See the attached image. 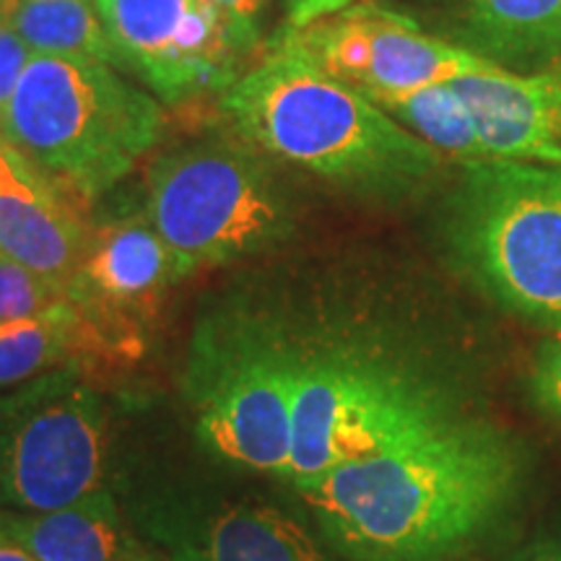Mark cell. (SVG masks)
<instances>
[{
  "label": "cell",
  "mask_w": 561,
  "mask_h": 561,
  "mask_svg": "<svg viewBox=\"0 0 561 561\" xmlns=\"http://www.w3.org/2000/svg\"><path fill=\"white\" fill-rule=\"evenodd\" d=\"M146 216L180 278L263 255L294 231L276 174L255 153L219 140L178 149L151 167Z\"/></svg>",
  "instance_id": "cell-7"
},
{
  "label": "cell",
  "mask_w": 561,
  "mask_h": 561,
  "mask_svg": "<svg viewBox=\"0 0 561 561\" xmlns=\"http://www.w3.org/2000/svg\"><path fill=\"white\" fill-rule=\"evenodd\" d=\"M178 280L170 248L144 214L94 229L87 257L68 284V297L138 359L146 325Z\"/></svg>",
  "instance_id": "cell-12"
},
{
  "label": "cell",
  "mask_w": 561,
  "mask_h": 561,
  "mask_svg": "<svg viewBox=\"0 0 561 561\" xmlns=\"http://www.w3.org/2000/svg\"><path fill=\"white\" fill-rule=\"evenodd\" d=\"M68 297V286L39 276L0 252V322L34 318Z\"/></svg>",
  "instance_id": "cell-20"
},
{
  "label": "cell",
  "mask_w": 561,
  "mask_h": 561,
  "mask_svg": "<svg viewBox=\"0 0 561 561\" xmlns=\"http://www.w3.org/2000/svg\"><path fill=\"white\" fill-rule=\"evenodd\" d=\"M445 242L494 305L561 335V164H466Z\"/></svg>",
  "instance_id": "cell-6"
},
{
  "label": "cell",
  "mask_w": 561,
  "mask_h": 561,
  "mask_svg": "<svg viewBox=\"0 0 561 561\" xmlns=\"http://www.w3.org/2000/svg\"><path fill=\"white\" fill-rule=\"evenodd\" d=\"M96 11L123 66L167 102L231 87L257 42V26L203 0H96Z\"/></svg>",
  "instance_id": "cell-9"
},
{
  "label": "cell",
  "mask_w": 561,
  "mask_h": 561,
  "mask_svg": "<svg viewBox=\"0 0 561 561\" xmlns=\"http://www.w3.org/2000/svg\"><path fill=\"white\" fill-rule=\"evenodd\" d=\"M203 3L214 5V9H219L221 13H227L229 19L240 21V24H248V26H257V13L263 11L265 0H203Z\"/></svg>",
  "instance_id": "cell-25"
},
{
  "label": "cell",
  "mask_w": 561,
  "mask_h": 561,
  "mask_svg": "<svg viewBox=\"0 0 561 561\" xmlns=\"http://www.w3.org/2000/svg\"><path fill=\"white\" fill-rule=\"evenodd\" d=\"M30 60L32 50L19 37V32L11 24L0 26V125H3V117L13 100V91H16Z\"/></svg>",
  "instance_id": "cell-22"
},
{
  "label": "cell",
  "mask_w": 561,
  "mask_h": 561,
  "mask_svg": "<svg viewBox=\"0 0 561 561\" xmlns=\"http://www.w3.org/2000/svg\"><path fill=\"white\" fill-rule=\"evenodd\" d=\"M528 396L538 411L561 424V335L536 348L528 371Z\"/></svg>",
  "instance_id": "cell-21"
},
{
  "label": "cell",
  "mask_w": 561,
  "mask_h": 561,
  "mask_svg": "<svg viewBox=\"0 0 561 561\" xmlns=\"http://www.w3.org/2000/svg\"><path fill=\"white\" fill-rule=\"evenodd\" d=\"M0 528L37 561H144L151 553L112 489L47 512L0 510Z\"/></svg>",
  "instance_id": "cell-15"
},
{
  "label": "cell",
  "mask_w": 561,
  "mask_h": 561,
  "mask_svg": "<svg viewBox=\"0 0 561 561\" xmlns=\"http://www.w3.org/2000/svg\"><path fill=\"white\" fill-rule=\"evenodd\" d=\"M371 102L439 153H450L462 164L486 161L471 112L462 104L453 83H434V87L403 91V94L375 96Z\"/></svg>",
  "instance_id": "cell-19"
},
{
  "label": "cell",
  "mask_w": 561,
  "mask_h": 561,
  "mask_svg": "<svg viewBox=\"0 0 561 561\" xmlns=\"http://www.w3.org/2000/svg\"><path fill=\"white\" fill-rule=\"evenodd\" d=\"M13 5H16V0H0V26L9 24V21H11Z\"/></svg>",
  "instance_id": "cell-27"
},
{
  "label": "cell",
  "mask_w": 561,
  "mask_h": 561,
  "mask_svg": "<svg viewBox=\"0 0 561 561\" xmlns=\"http://www.w3.org/2000/svg\"><path fill=\"white\" fill-rule=\"evenodd\" d=\"M102 362L121 364L130 356L70 297L34 318L0 322V388L70 364L87 369Z\"/></svg>",
  "instance_id": "cell-16"
},
{
  "label": "cell",
  "mask_w": 561,
  "mask_h": 561,
  "mask_svg": "<svg viewBox=\"0 0 561 561\" xmlns=\"http://www.w3.org/2000/svg\"><path fill=\"white\" fill-rule=\"evenodd\" d=\"M507 561H561V520L533 536Z\"/></svg>",
  "instance_id": "cell-23"
},
{
  "label": "cell",
  "mask_w": 561,
  "mask_h": 561,
  "mask_svg": "<svg viewBox=\"0 0 561 561\" xmlns=\"http://www.w3.org/2000/svg\"><path fill=\"white\" fill-rule=\"evenodd\" d=\"M136 523L167 561H343L305 510L265 496L172 486L144 500Z\"/></svg>",
  "instance_id": "cell-10"
},
{
  "label": "cell",
  "mask_w": 561,
  "mask_h": 561,
  "mask_svg": "<svg viewBox=\"0 0 561 561\" xmlns=\"http://www.w3.org/2000/svg\"><path fill=\"white\" fill-rule=\"evenodd\" d=\"M354 0H291V24L294 30L310 26L314 21L335 16L346 11Z\"/></svg>",
  "instance_id": "cell-24"
},
{
  "label": "cell",
  "mask_w": 561,
  "mask_h": 561,
  "mask_svg": "<svg viewBox=\"0 0 561 561\" xmlns=\"http://www.w3.org/2000/svg\"><path fill=\"white\" fill-rule=\"evenodd\" d=\"M83 367L0 396V510L47 512L110 489L112 413Z\"/></svg>",
  "instance_id": "cell-8"
},
{
  "label": "cell",
  "mask_w": 561,
  "mask_h": 561,
  "mask_svg": "<svg viewBox=\"0 0 561 561\" xmlns=\"http://www.w3.org/2000/svg\"><path fill=\"white\" fill-rule=\"evenodd\" d=\"M221 102L257 149L351 191L405 195L442 164L437 149L286 37Z\"/></svg>",
  "instance_id": "cell-3"
},
{
  "label": "cell",
  "mask_w": 561,
  "mask_h": 561,
  "mask_svg": "<svg viewBox=\"0 0 561 561\" xmlns=\"http://www.w3.org/2000/svg\"><path fill=\"white\" fill-rule=\"evenodd\" d=\"M525 481L523 442L462 413L291 494L343 561H455L517 510Z\"/></svg>",
  "instance_id": "cell-1"
},
{
  "label": "cell",
  "mask_w": 561,
  "mask_h": 561,
  "mask_svg": "<svg viewBox=\"0 0 561 561\" xmlns=\"http://www.w3.org/2000/svg\"><path fill=\"white\" fill-rule=\"evenodd\" d=\"M83 203L47 180L0 136V252L39 276L70 284L94 227Z\"/></svg>",
  "instance_id": "cell-13"
},
{
  "label": "cell",
  "mask_w": 561,
  "mask_h": 561,
  "mask_svg": "<svg viewBox=\"0 0 561 561\" xmlns=\"http://www.w3.org/2000/svg\"><path fill=\"white\" fill-rule=\"evenodd\" d=\"M255 289L291 369L289 491L466 413L426 351L339 294L289 280Z\"/></svg>",
  "instance_id": "cell-2"
},
{
  "label": "cell",
  "mask_w": 561,
  "mask_h": 561,
  "mask_svg": "<svg viewBox=\"0 0 561 561\" xmlns=\"http://www.w3.org/2000/svg\"><path fill=\"white\" fill-rule=\"evenodd\" d=\"M473 53L515 73L561 68V0H471Z\"/></svg>",
  "instance_id": "cell-17"
},
{
  "label": "cell",
  "mask_w": 561,
  "mask_h": 561,
  "mask_svg": "<svg viewBox=\"0 0 561 561\" xmlns=\"http://www.w3.org/2000/svg\"><path fill=\"white\" fill-rule=\"evenodd\" d=\"M286 39L369 100L494 68L468 47L434 39L413 21L380 5H354L294 30Z\"/></svg>",
  "instance_id": "cell-11"
},
{
  "label": "cell",
  "mask_w": 561,
  "mask_h": 561,
  "mask_svg": "<svg viewBox=\"0 0 561 561\" xmlns=\"http://www.w3.org/2000/svg\"><path fill=\"white\" fill-rule=\"evenodd\" d=\"M144 561H167V559L161 557V553H159V557H157V553H149V557H146Z\"/></svg>",
  "instance_id": "cell-28"
},
{
  "label": "cell",
  "mask_w": 561,
  "mask_h": 561,
  "mask_svg": "<svg viewBox=\"0 0 561 561\" xmlns=\"http://www.w3.org/2000/svg\"><path fill=\"white\" fill-rule=\"evenodd\" d=\"M0 561H37L24 546H19L13 538L0 528Z\"/></svg>",
  "instance_id": "cell-26"
},
{
  "label": "cell",
  "mask_w": 561,
  "mask_h": 561,
  "mask_svg": "<svg viewBox=\"0 0 561 561\" xmlns=\"http://www.w3.org/2000/svg\"><path fill=\"white\" fill-rule=\"evenodd\" d=\"M455 561H462V559H455Z\"/></svg>",
  "instance_id": "cell-29"
},
{
  "label": "cell",
  "mask_w": 561,
  "mask_h": 561,
  "mask_svg": "<svg viewBox=\"0 0 561 561\" xmlns=\"http://www.w3.org/2000/svg\"><path fill=\"white\" fill-rule=\"evenodd\" d=\"M9 24L32 55L121 62L91 0H16Z\"/></svg>",
  "instance_id": "cell-18"
},
{
  "label": "cell",
  "mask_w": 561,
  "mask_h": 561,
  "mask_svg": "<svg viewBox=\"0 0 561 561\" xmlns=\"http://www.w3.org/2000/svg\"><path fill=\"white\" fill-rule=\"evenodd\" d=\"M182 392L195 439L210 458L284 483L294 445V382L255 286L229 291L198 320Z\"/></svg>",
  "instance_id": "cell-5"
},
{
  "label": "cell",
  "mask_w": 561,
  "mask_h": 561,
  "mask_svg": "<svg viewBox=\"0 0 561 561\" xmlns=\"http://www.w3.org/2000/svg\"><path fill=\"white\" fill-rule=\"evenodd\" d=\"M450 83L486 159L561 164V68L515 73L494 66Z\"/></svg>",
  "instance_id": "cell-14"
},
{
  "label": "cell",
  "mask_w": 561,
  "mask_h": 561,
  "mask_svg": "<svg viewBox=\"0 0 561 561\" xmlns=\"http://www.w3.org/2000/svg\"><path fill=\"white\" fill-rule=\"evenodd\" d=\"M161 107L96 60L32 55L0 136L83 203L100 198L159 140Z\"/></svg>",
  "instance_id": "cell-4"
}]
</instances>
